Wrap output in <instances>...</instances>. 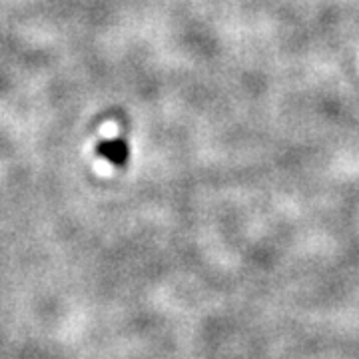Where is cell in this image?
<instances>
[{
	"mask_svg": "<svg viewBox=\"0 0 359 359\" xmlns=\"http://www.w3.org/2000/svg\"><path fill=\"white\" fill-rule=\"evenodd\" d=\"M96 152L100 158L108 160L112 166L122 168L126 162H128L130 156V148L126 140L122 138H114V140H104L96 146Z\"/></svg>",
	"mask_w": 359,
	"mask_h": 359,
	"instance_id": "cell-1",
	"label": "cell"
}]
</instances>
